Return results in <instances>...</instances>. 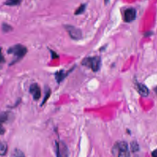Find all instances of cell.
<instances>
[{"instance_id": "1", "label": "cell", "mask_w": 157, "mask_h": 157, "mask_svg": "<svg viewBox=\"0 0 157 157\" xmlns=\"http://www.w3.org/2000/svg\"><path fill=\"white\" fill-rule=\"evenodd\" d=\"M112 153L114 157H130L128 145L125 141H117L112 148Z\"/></svg>"}, {"instance_id": "2", "label": "cell", "mask_w": 157, "mask_h": 157, "mask_svg": "<svg viewBox=\"0 0 157 157\" xmlns=\"http://www.w3.org/2000/svg\"><path fill=\"white\" fill-rule=\"evenodd\" d=\"M7 52L8 54L13 55L15 56V59L10 65H12L23 58L26 54L28 50L25 46L21 44H18L9 47Z\"/></svg>"}, {"instance_id": "3", "label": "cell", "mask_w": 157, "mask_h": 157, "mask_svg": "<svg viewBox=\"0 0 157 157\" xmlns=\"http://www.w3.org/2000/svg\"><path fill=\"white\" fill-rule=\"evenodd\" d=\"M82 65L90 68L93 72H97L100 70L101 66V57L95 56L85 58L82 60Z\"/></svg>"}, {"instance_id": "4", "label": "cell", "mask_w": 157, "mask_h": 157, "mask_svg": "<svg viewBox=\"0 0 157 157\" xmlns=\"http://www.w3.org/2000/svg\"><path fill=\"white\" fill-rule=\"evenodd\" d=\"M66 30L67 32L69 35L74 40H80L82 37V33L80 29L74 26L67 25L65 26Z\"/></svg>"}, {"instance_id": "5", "label": "cell", "mask_w": 157, "mask_h": 157, "mask_svg": "<svg viewBox=\"0 0 157 157\" xmlns=\"http://www.w3.org/2000/svg\"><path fill=\"white\" fill-rule=\"evenodd\" d=\"M56 157H67L68 150L63 142H56Z\"/></svg>"}, {"instance_id": "6", "label": "cell", "mask_w": 157, "mask_h": 157, "mask_svg": "<svg viewBox=\"0 0 157 157\" xmlns=\"http://www.w3.org/2000/svg\"><path fill=\"white\" fill-rule=\"evenodd\" d=\"M136 17V9L132 7L126 9L124 12L123 20L125 22L130 23L134 21Z\"/></svg>"}, {"instance_id": "7", "label": "cell", "mask_w": 157, "mask_h": 157, "mask_svg": "<svg viewBox=\"0 0 157 157\" xmlns=\"http://www.w3.org/2000/svg\"><path fill=\"white\" fill-rule=\"evenodd\" d=\"M29 93H30L33 97V99L35 101H37L41 96V91L40 87L36 83H34L31 85L29 87Z\"/></svg>"}, {"instance_id": "8", "label": "cell", "mask_w": 157, "mask_h": 157, "mask_svg": "<svg viewBox=\"0 0 157 157\" xmlns=\"http://www.w3.org/2000/svg\"><path fill=\"white\" fill-rule=\"evenodd\" d=\"M136 86H137V91H138L139 93L142 96L145 97L149 95V89L145 85L142 84H137Z\"/></svg>"}, {"instance_id": "9", "label": "cell", "mask_w": 157, "mask_h": 157, "mask_svg": "<svg viewBox=\"0 0 157 157\" xmlns=\"http://www.w3.org/2000/svg\"><path fill=\"white\" fill-rule=\"evenodd\" d=\"M69 72H65L63 70H61L60 71H58L55 74V78L57 81V82L59 84L61 82H62L64 79L68 75Z\"/></svg>"}, {"instance_id": "10", "label": "cell", "mask_w": 157, "mask_h": 157, "mask_svg": "<svg viewBox=\"0 0 157 157\" xmlns=\"http://www.w3.org/2000/svg\"><path fill=\"white\" fill-rule=\"evenodd\" d=\"M22 1L23 0H6L4 4L8 6H15L21 4Z\"/></svg>"}, {"instance_id": "11", "label": "cell", "mask_w": 157, "mask_h": 157, "mask_svg": "<svg viewBox=\"0 0 157 157\" xmlns=\"http://www.w3.org/2000/svg\"><path fill=\"white\" fill-rule=\"evenodd\" d=\"M86 7H87L86 4H82L79 7H78L76 9V11L74 12V14L76 15H81V14H83L85 11Z\"/></svg>"}, {"instance_id": "12", "label": "cell", "mask_w": 157, "mask_h": 157, "mask_svg": "<svg viewBox=\"0 0 157 157\" xmlns=\"http://www.w3.org/2000/svg\"><path fill=\"white\" fill-rule=\"evenodd\" d=\"M7 151V145L5 142H1L0 145V154L3 156L5 155Z\"/></svg>"}, {"instance_id": "13", "label": "cell", "mask_w": 157, "mask_h": 157, "mask_svg": "<svg viewBox=\"0 0 157 157\" xmlns=\"http://www.w3.org/2000/svg\"><path fill=\"white\" fill-rule=\"evenodd\" d=\"M13 157H25V156L21 150L15 149L13 153Z\"/></svg>"}, {"instance_id": "14", "label": "cell", "mask_w": 157, "mask_h": 157, "mask_svg": "<svg viewBox=\"0 0 157 157\" xmlns=\"http://www.w3.org/2000/svg\"><path fill=\"white\" fill-rule=\"evenodd\" d=\"M2 29H3V31L5 33H7L10 31H11L12 29V28L11 25H9L7 23H3L2 25Z\"/></svg>"}, {"instance_id": "15", "label": "cell", "mask_w": 157, "mask_h": 157, "mask_svg": "<svg viewBox=\"0 0 157 157\" xmlns=\"http://www.w3.org/2000/svg\"><path fill=\"white\" fill-rule=\"evenodd\" d=\"M131 149L132 152H137L139 150V145L136 142H132L131 144Z\"/></svg>"}, {"instance_id": "16", "label": "cell", "mask_w": 157, "mask_h": 157, "mask_svg": "<svg viewBox=\"0 0 157 157\" xmlns=\"http://www.w3.org/2000/svg\"><path fill=\"white\" fill-rule=\"evenodd\" d=\"M50 95H51V90L50 89H48L47 90H46L45 92V97L43 99V103L41 104V106H43L44 104V103H45L46 102V101L48 100V98L50 97Z\"/></svg>"}, {"instance_id": "17", "label": "cell", "mask_w": 157, "mask_h": 157, "mask_svg": "<svg viewBox=\"0 0 157 157\" xmlns=\"http://www.w3.org/2000/svg\"><path fill=\"white\" fill-rule=\"evenodd\" d=\"M7 117H8V115L6 112H3L1 114V122H5L6 121H7Z\"/></svg>"}, {"instance_id": "18", "label": "cell", "mask_w": 157, "mask_h": 157, "mask_svg": "<svg viewBox=\"0 0 157 157\" xmlns=\"http://www.w3.org/2000/svg\"><path fill=\"white\" fill-rule=\"evenodd\" d=\"M49 51H51V54H52V58L53 59H55V58H57L59 57V56H58V55L55 52L52 51V50H51V49H50V50H49Z\"/></svg>"}, {"instance_id": "19", "label": "cell", "mask_w": 157, "mask_h": 157, "mask_svg": "<svg viewBox=\"0 0 157 157\" xmlns=\"http://www.w3.org/2000/svg\"><path fill=\"white\" fill-rule=\"evenodd\" d=\"M152 156H153V157H157V150H155V151L152 153Z\"/></svg>"}, {"instance_id": "20", "label": "cell", "mask_w": 157, "mask_h": 157, "mask_svg": "<svg viewBox=\"0 0 157 157\" xmlns=\"http://www.w3.org/2000/svg\"><path fill=\"white\" fill-rule=\"evenodd\" d=\"M104 3H105V4H107L109 2L110 0H104Z\"/></svg>"}, {"instance_id": "21", "label": "cell", "mask_w": 157, "mask_h": 157, "mask_svg": "<svg viewBox=\"0 0 157 157\" xmlns=\"http://www.w3.org/2000/svg\"><path fill=\"white\" fill-rule=\"evenodd\" d=\"M155 92H156V94H157V87L155 88Z\"/></svg>"}]
</instances>
